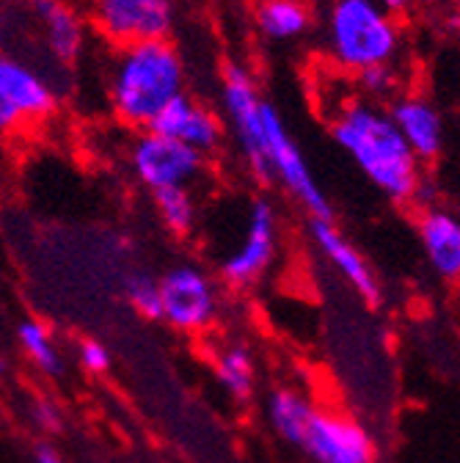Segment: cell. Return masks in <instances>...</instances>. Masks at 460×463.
<instances>
[{"label": "cell", "mask_w": 460, "mask_h": 463, "mask_svg": "<svg viewBox=\"0 0 460 463\" xmlns=\"http://www.w3.org/2000/svg\"><path fill=\"white\" fill-rule=\"evenodd\" d=\"M336 146L348 155L364 177L391 202H414L425 177L422 163L402 141L399 130L380 105L351 99L331 125Z\"/></svg>", "instance_id": "1"}, {"label": "cell", "mask_w": 460, "mask_h": 463, "mask_svg": "<svg viewBox=\"0 0 460 463\" xmlns=\"http://www.w3.org/2000/svg\"><path fill=\"white\" fill-rule=\"evenodd\" d=\"M185 83L180 50L168 39H149L119 47L110 64L108 97L119 122L146 130L171 99L185 94Z\"/></svg>", "instance_id": "2"}, {"label": "cell", "mask_w": 460, "mask_h": 463, "mask_svg": "<svg viewBox=\"0 0 460 463\" xmlns=\"http://www.w3.org/2000/svg\"><path fill=\"white\" fill-rule=\"evenodd\" d=\"M402 44L394 17L372 0H333L325 20V50L336 70L359 75L370 67L391 64Z\"/></svg>", "instance_id": "3"}, {"label": "cell", "mask_w": 460, "mask_h": 463, "mask_svg": "<svg viewBox=\"0 0 460 463\" xmlns=\"http://www.w3.org/2000/svg\"><path fill=\"white\" fill-rule=\"evenodd\" d=\"M262 128H265V157L270 168V183H278L312 218H331L328 196L298 146V141L286 130L281 113L262 102Z\"/></svg>", "instance_id": "4"}, {"label": "cell", "mask_w": 460, "mask_h": 463, "mask_svg": "<svg viewBox=\"0 0 460 463\" xmlns=\"http://www.w3.org/2000/svg\"><path fill=\"white\" fill-rule=\"evenodd\" d=\"M262 97L254 75L243 64H229L221 83V105L226 110L229 128L235 133L238 149L257 180L270 183V168L265 157V128H262Z\"/></svg>", "instance_id": "5"}, {"label": "cell", "mask_w": 460, "mask_h": 463, "mask_svg": "<svg viewBox=\"0 0 460 463\" xmlns=\"http://www.w3.org/2000/svg\"><path fill=\"white\" fill-rule=\"evenodd\" d=\"M298 449L309 463H375L378 447L367 425L356 417L328 405H314V411L301 433Z\"/></svg>", "instance_id": "6"}, {"label": "cell", "mask_w": 460, "mask_h": 463, "mask_svg": "<svg viewBox=\"0 0 460 463\" xmlns=\"http://www.w3.org/2000/svg\"><path fill=\"white\" fill-rule=\"evenodd\" d=\"M136 180L146 191L188 188L204 171V155L152 130H141L127 152Z\"/></svg>", "instance_id": "7"}, {"label": "cell", "mask_w": 460, "mask_h": 463, "mask_svg": "<svg viewBox=\"0 0 460 463\" xmlns=\"http://www.w3.org/2000/svg\"><path fill=\"white\" fill-rule=\"evenodd\" d=\"M59 108L52 83L28 61L0 52V133H14L23 125L44 122Z\"/></svg>", "instance_id": "8"}, {"label": "cell", "mask_w": 460, "mask_h": 463, "mask_svg": "<svg viewBox=\"0 0 460 463\" xmlns=\"http://www.w3.org/2000/svg\"><path fill=\"white\" fill-rule=\"evenodd\" d=\"M160 281V320L183 334H202L218 315V289L196 265H177Z\"/></svg>", "instance_id": "9"}, {"label": "cell", "mask_w": 460, "mask_h": 463, "mask_svg": "<svg viewBox=\"0 0 460 463\" xmlns=\"http://www.w3.org/2000/svg\"><path fill=\"white\" fill-rule=\"evenodd\" d=\"M91 23L117 47L168 39L174 28V0H91Z\"/></svg>", "instance_id": "10"}, {"label": "cell", "mask_w": 460, "mask_h": 463, "mask_svg": "<svg viewBox=\"0 0 460 463\" xmlns=\"http://www.w3.org/2000/svg\"><path fill=\"white\" fill-rule=\"evenodd\" d=\"M278 254V213L273 202L254 199L246 218V232L238 249L221 262V276L232 287H251L259 281Z\"/></svg>", "instance_id": "11"}, {"label": "cell", "mask_w": 460, "mask_h": 463, "mask_svg": "<svg viewBox=\"0 0 460 463\" xmlns=\"http://www.w3.org/2000/svg\"><path fill=\"white\" fill-rule=\"evenodd\" d=\"M146 130L160 133L165 138H174V141L202 152L204 157L210 152H215L226 138V128L221 122V116L212 108H207L204 102L193 99L188 91L171 99L155 116V122Z\"/></svg>", "instance_id": "12"}, {"label": "cell", "mask_w": 460, "mask_h": 463, "mask_svg": "<svg viewBox=\"0 0 460 463\" xmlns=\"http://www.w3.org/2000/svg\"><path fill=\"white\" fill-rule=\"evenodd\" d=\"M394 128L399 130L402 141L417 155V160L425 165L436 157H441L446 146V125L441 110L422 94H402L391 102L386 110Z\"/></svg>", "instance_id": "13"}, {"label": "cell", "mask_w": 460, "mask_h": 463, "mask_svg": "<svg viewBox=\"0 0 460 463\" xmlns=\"http://www.w3.org/2000/svg\"><path fill=\"white\" fill-rule=\"evenodd\" d=\"M309 235L320 254L331 262V268L348 281L356 293L367 304H380V284L375 279V270L364 260V254L348 241V235L333 223V218H312L309 223Z\"/></svg>", "instance_id": "14"}, {"label": "cell", "mask_w": 460, "mask_h": 463, "mask_svg": "<svg viewBox=\"0 0 460 463\" xmlns=\"http://www.w3.org/2000/svg\"><path fill=\"white\" fill-rule=\"evenodd\" d=\"M419 243L430 268L444 281H457L460 276V221L444 207H425L419 215Z\"/></svg>", "instance_id": "15"}, {"label": "cell", "mask_w": 460, "mask_h": 463, "mask_svg": "<svg viewBox=\"0 0 460 463\" xmlns=\"http://www.w3.org/2000/svg\"><path fill=\"white\" fill-rule=\"evenodd\" d=\"M31 9L42 25L50 52L64 64H72L86 44V25L67 0H31Z\"/></svg>", "instance_id": "16"}, {"label": "cell", "mask_w": 460, "mask_h": 463, "mask_svg": "<svg viewBox=\"0 0 460 463\" xmlns=\"http://www.w3.org/2000/svg\"><path fill=\"white\" fill-rule=\"evenodd\" d=\"M254 20L265 39L293 42L312 28V9L306 0H262Z\"/></svg>", "instance_id": "17"}, {"label": "cell", "mask_w": 460, "mask_h": 463, "mask_svg": "<svg viewBox=\"0 0 460 463\" xmlns=\"http://www.w3.org/2000/svg\"><path fill=\"white\" fill-rule=\"evenodd\" d=\"M314 405L304 392L293 389V386H281L276 392H270L268 397V422L273 428V433L286 441V444H293L298 447L301 441V433L314 411Z\"/></svg>", "instance_id": "18"}, {"label": "cell", "mask_w": 460, "mask_h": 463, "mask_svg": "<svg viewBox=\"0 0 460 463\" xmlns=\"http://www.w3.org/2000/svg\"><path fill=\"white\" fill-rule=\"evenodd\" d=\"M215 375L235 402H249L257 389V362L249 345H226L215 359Z\"/></svg>", "instance_id": "19"}, {"label": "cell", "mask_w": 460, "mask_h": 463, "mask_svg": "<svg viewBox=\"0 0 460 463\" xmlns=\"http://www.w3.org/2000/svg\"><path fill=\"white\" fill-rule=\"evenodd\" d=\"M17 342L23 347V354L31 359V364L42 370L44 375H59L64 370L61 347L55 345L52 331L42 320H33V317L23 320L17 326Z\"/></svg>", "instance_id": "20"}, {"label": "cell", "mask_w": 460, "mask_h": 463, "mask_svg": "<svg viewBox=\"0 0 460 463\" xmlns=\"http://www.w3.org/2000/svg\"><path fill=\"white\" fill-rule=\"evenodd\" d=\"M155 210L160 223L171 232V235L185 238L199 223V207L193 202L191 188H163L155 191Z\"/></svg>", "instance_id": "21"}, {"label": "cell", "mask_w": 460, "mask_h": 463, "mask_svg": "<svg viewBox=\"0 0 460 463\" xmlns=\"http://www.w3.org/2000/svg\"><path fill=\"white\" fill-rule=\"evenodd\" d=\"M125 296L141 317L160 320V281L152 273H130L125 281Z\"/></svg>", "instance_id": "22"}, {"label": "cell", "mask_w": 460, "mask_h": 463, "mask_svg": "<svg viewBox=\"0 0 460 463\" xmlns=\"http://www.w3.org/2000/svg\"><path fill=\"white\" fill-rule=\"evenodd\" d=\"M359 78V86L370 94V97H386L397 89V75L391 70V64H383V67H370L364 72L356 75Z\"/></svg>", "instance_id": "23"}, {"label": "cell", "mask_w": 460, "mask_h": 463, "mask_svg": "<svg viewBox=\"0 0 460 463\" xmlns=\"http://www.w3.org/2000/svg\"><path fill=\"white\" fill-rule=\"evenodd\" d=\"M78 362L86 373L91 375H102L110 370V351L99 342V339H83L78 347Z\"/></svg>", "instance_id": "24"}, {"label": "cell", "mask_w": 460, "mask_h": 463, "mask_svg": "<svg viewBox=\"0 0 460 463\" xmlns=\"http://www.w3.org/2000/svg\"><path fill=\"white\" fill-rule=\"evenodd\" d=\"M31 420L42 428V430H59V425H61V414H59V409L50 402V400H36L33 405H31Z\"/></svg>", "instance_id": "25"}, {"label": "cell", "mask_w": 460, "mask_h": 463, "mask_svg": "<svg viewBox=\"0 0 460 463\" xmlns=\"http://www.w3.org/2000/svg\"><path fill=\"white\" fill-rule=\"evenodd\" d=\"M372 4H375L380 12H386L389 17H399V14H406V12L411 9L414 0H372Z\"/></svg>", "instance_id": "26"}, {"label": "cell", "mask_w": 460, "mask_h": 463, "mask_svg": "<svg viewBox=\"0 0 460 463\" xmlns=\"http://www.w3.org/2000/svg\"><path fill=\"white\" fill-rule=\"evenodd\" d=\"M36 463H67L64 458H61V452L55 449V447H50V444H42V447H36Z\"/></svg>", "instance_id": "27"}, {"label": "cell", "mask_w": 460, "mask_h": 463, "mask_svg": "<svg viewBox=\"0 0 460 463\" xmlns=\"http://www.w3.org/2000/svg\"><path fill=\"white\" fill-rule=\"evenodd\" d=\"M419 4H425V6H444V4H449V0H419Z\"/></svg>", "instance_id": "28"}, {"label": "cell", "mask_w": 460, "mask_h": 463, "mask_svg": "<svg viewBox=\"0 0 460 463\" xmlns=\"http://www.w3.org/2000/svg\"><path fill=\"white\" fill-rule=\"evenodd\" d=\"M6 370V362H4V356H0V373H4Z\"/></svg>", "instance_id": "29"}]
</instances>
